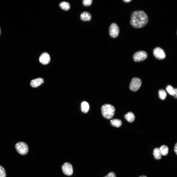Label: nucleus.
Listing matches in <instances>:
<instances>
[{
    "label": "nucleus",
    "instance_id": "obj_15",
    "mask_svg": "<svg viewBox=\"0 0 177 177\" xmlns=\"http://www.w3.org/2000/svg\"><path fill=\"white\" fill-rule=\"evenodd\" d=\"M81 109L82 112L84 113L88 112L89 109V105L86 102L84 101L81 104Z\"/></svg>",
    "mask_w": 177,
    "mask_h": 177
},
{
    "label": "nucleus",
    "instance_id": "obj_21",
    "mask_svg": "<svg viewBox=\"0 0 177 177\" xmlns=\"http://www.w3.org/2000/svg\"><path fill=\"white\" fill-rule=\"evenodd\" d=\"M92 0H83L82 1L83 5L85 6H89L92 3Z\"/></svg>",
    "mask_w": 177,
    "mask_h": 177
},
{
    "label": "nucleus",
    "instance_id": "obj_6",
    "mask_svg": "<svg viewBox=\"0 0 177 177\" xmlns=\"http://www.w3.org/2000/svg\"><path fill=\"white\" fill-rule=\"evenodd\" d=\"M119 32V28L118 25L115 23H112L109 29L110 36L112 38H115L118 36Z\"/></svg>",
    "mask_w": 177,
    "mask_h": 177
},
{
    "label": "nucleus",
    "instance_id": "obj_5",
    "mask_svg": "<svg viewBox=\"0 0 177 177\" xmlns=\"http://www.w3.org/2000/svg\"><path fill=\"white\" fill-rule=\"evenodd\" d=\"M148 54L144 51H140L136 52L134 54L133 58L136 62H138L143 61L147 58Z\"/></svg>",
    "mask_w": 177,
    "mask_h": 177
},
{
    "label": "nucleus",
    "instance_id": "obj_26",
    "mask_svg": "<svg viewBox=\"0 0 177 177\" xmlns=\"http://www.w3.org/2000/svg\"><path fill=\"white\" fill-rule=\"evenodd\" d=\"M0 32H1V30H0Z\"/></svg>",
    "mask_w": 177,
    "mask_h": 177
},
{
    "label": "nucleus",
    "instance_id": "obj_12",
    "mask_svg": "<svg viewBox=\"0 0 177 177\" xmlns=\"http://www.w3.org/2000/svg\"><path fill=\"white\" fill-rule=\"evenodd\" d=\"M80 18L84 21H90L91 19L90 14L87 12H84L81 13L80 15Z\"/></svg>",
    "mask_w": 177,
    "mask_h": 177
},
{
    "label": "nucleus",
    "instance_id": "obj_2",
    "mask_svg": "<svg viewBox=\"0 0 177 177\" xmlns=\"http://www.w3.org/2000/svg\"><path fill=\"white\" fill-rule=\"evenodd\" d=\"M101 110L102 115L103 117L107 119H109L113 116L115 109L112 105L106 104L102 106Z\"/></svg>",
    "mask_w": 177,
    "mask_h": 177
},
{
    "label": "nucleus",
    "instance_id": "obj_13",
    "mask_svg": "<svg viewBox=\"0 0 177 177\" xmlns=\"http://www.w3.org/2000/svg\"><path fill=\"white\" fill-rule=\"evenodd\" d=\"M153 154L154 158L156 160H160L162 158V155L159 148H156L153 149Z\"/></svg>",
    "mask_w": 177,
    "mask_h": 177
},
{
    "label": "nucleus",
    "instance_id": "obj_10",
    "mask_svg": "<svg viewBox=\"0 0 177 177\" xmlns=\"http://www.w3.org/2000/svg\"><path fill=\"white\" fill-rule=\"evenodd\" d=\"M43 79L41 78H37L32 80L30 82V85L32 87H37L44 82Z\"/></svg>",
    "mask_w": 177,
    "mask_h": 177
},
{
    "label": "nucleus",
    "instance_id": "obj_4",
    "mask_svg": "<svg viewBox=\"0 0 177 177\" xmlns=\"http://www.w3.org/2000/svg\"><path fill=\"white\" fill-rule=\"evenodd\" d=\"M141 79L137 77H134L132 80L130 85V88L132 91H136L140 88L141 85Z\"/></svg>",
    "mask_w": 177,
    "mask_h": 177
},
{
    "label": "nucleus",
    "instance_id": "obj_8",
    "mask_svg": "<svg viewBox=\"0 0 177 177\" xmlns=\"http://www.w3.org/2000/svg\"><path fill=\"white\" fill-rule=\"evenodd\" d=\"M153 54L155 57L159 59H162L166 57V54L163 50L159 47L155 48L153 51Z\"/></svg>",
    "mask_w": 177,
    "mask_h": 177
},
{
    "label": "nucleus",
    "instance_id": "obj_25",
    "mask_svg": "<svg viewBox=\"0 0 177 177\" xmlns=\"http://www.w3.org/2000/svg\"><path fill=\"white\" fill-rule=\"evenodd\" d=\"M139 177H148L147 176L144 175H141L140 176H139Z\"/></svg>",
    "mask_w": 177,
    "mask_h": 177
},
{
    "label": "nucleus",
    "instance_id": "obj_3",
    "mask_svg": "<svg viewBox=\"0 0 177 177\" xmlns=\"http://www.w3.org/2000/svg\"><path fill=\"white\" fill-rule=\"evenodd\" d=\"M15 148L17 152L20 154L25 155L29 151V147L25 143L22 142L17 143L15 145Z\"/></svg>",
    "mask_w": 177,
    "mask_h": 177
},
{
    "label": "nucleus",
    "instance_id": "obj_18",
    "mask_svg": "<svg viewBox=\"0 0 177 177\" xmlns=\"http://www.w3.org/2000/svg\"><path fill=\"white\" fill-rule=\"evenodd\" d=\"M59 6L62 9L66 11L68 10L70 8V5L69 3L65 1L61 2Z\"/></svg>",
    "mask_w": 177,
    "mask_h": 177
},
{
    "label": "nucleus",
    "instance_id": "obj_7",
    "mask_svg": "<svg viewBox=\"0 0 177 177\" xmlns=\"http://www.w3.org/2000/svg\"><path fill=\"white\" fill-rule=\"evenodd\" d=\"M61 168L63 172L66 175L70 176L73 174L72 165L69 162L65 163L62 166Z\"/></svg>",
    "mask_w": 177,
    "mask_h": 177
},
{
    "label": "nucleus",
    "instance_id": "obj_22",
    "mask_svg": "<svg viewBox=\"0 0 177 177\" xmlns=\"http://www.w3.org/2000/svg\"><path fill=\"white\" fill-rule=\"evenodd\" d=\"M104 177H116V176L114 172H111Z\"/></svg>",
    "mask_w": 177,
    "mask_h": 177
},
{
    "label": "nucleus",
    "instance_id": "obj_16",
    "mask_svg": "<svg viewBox=\"0 0 177 177\" xmlns=\"http://www.w3.org/2000/svg\"><path fill=\"white\" fill-rule=\"evenodd\" d=\"M110 122L112 125L115 127H119L122 124L121 121L118 119H114L111 120Z\"/></svg>",
    "mask_w": 177,
    "mask_h": 177
},
{
    "label": "nucleus",
    "instance_id": "obj_20",
    "mask_svg": "<svg viewBox=\"0 0 177 177\" xmlns=\"http://www.w3.org/2000/svg\"><path fill=\"white\" fill-rule=\"evenodd\" d=\"M6 174L4 169L0 165V177H6Z\"/></svg>",
    "mask_w": 177,
    "mask_h": 177
},
{
    "label": "nucleus",
    "instance_id": "obj_19",
    "mask_svg": "<svg viewBox=\"0 0 177 177\" xmlns=\"http://www.w3.org/2000/svg\"><path fill=\"white\" fill-rule=\"evenodd\" d=\"M159 97L161 100H163L166 98L167 96L166 92L163 89H160L158 92Z\"/></svg>",
    "mask_w": 177,
    "mask_h": 177
},
{
    "label": "nucleus",
    "instance_id": "obj_17",
    "mask_svg": "<svg viewBox=\"0 0 177 177\" xmlns=\"http://www.w3.org/2000/svg\"><path fill=\"white\" fill-rule=\"evenodd\" d=\"M162 155L166 156L168 154L169 148L168 146L166 145H162L159 148Z\"/></svg>",
    "mask_w": 177,
    "mask_h": 177
},
{
    "label": "nucleus",
    "instance_id": "obj_23",
    "mask_svg": "<svg viewBox=\"0 0 177 177\" xmlns=\"http://www.w3.org/2000/svg\"><path fill=\"white\" fill-rule=\"evenodd\" d=\"M174 150L176 155H177V143H176L175 144L174 148Z\"/></svg>",
    "mask_w": 177,
    "mask_h": 177
},
{
    "label": "nucleus",
    "instance_id": "obj_1",
    "mask_svg": "<svg viewBox=\"0 0 177 177\" xmlns=\"http://www.w3.org/2000/svg\"><path fill=\"white\" fill-rule=\"evenodd\" d=\"M148 21V16L144 11L142 10L135 11L131 15L130 23L134 28L139 29L146 26Z\"/></svg>",
    "mask_w": 177,
    "mask_h": 177
},
{
    "label": "nucleus",
    "instance_id": "obj_11",
    "mask_svg": "<svg viewBox=\"0 0 177 177\" xmlns=\"http://www.w3.org/2000/svg\"><path fill=\"white\" fill-rule=\"evenodd\" d=\"M124 117L125 119L130 123L133 122L135 119L134 114L131 112H129L126 114L124 115Z\"/></svg>",
    "mask_w": 177,
    "mask_h": 177
},
{
    "label": "nucleus",
    "instance_id": "obj_9",
    "mask_svg": "<svg viewBox=\"0 0 177 177\" xmlns=\"http://www.w3.org/2000/svg\"><path fill=\"white\" fill-rule=\"evenodd\" d=\"M50 57L49 55L47 53L44 52L42 53L39 58L40 62L44 65L48 64L50 61Z\"/></svg>",
    "mask_w": 177,
    "mask_h": 177
},
{
    "label": "nucleus",
    "instance_id": "obj_14",
    "mask_svg": "<svg viewBox=\"0 0 177 177\" xmlns=\"http://www.w3.org/2000/svg\"><path fill=\"white\" fill-rule=\"evenodd\" d=\"M166 89L170 94L173 96L175 98H177V88L174 89L171 86L168 85L166 87Z\"/></svg>",
    "mask_w": 177,
    "mask_h": 177
},
{
    "label": "nucleus",
    "instance_id": "obj_24",
    "mask_svg": "<svg viewBox=\"0 0 177 177\" xmlns=\"http://www.w3.org/2000/svg\"><path fill=\"white\" fill-rule=\"evenodd\" d=\"M132 1V0H123L124 2H129Z\"/></svg>",
    "mask_w": 177,
    "mask_h": 177
}]
</instances>
